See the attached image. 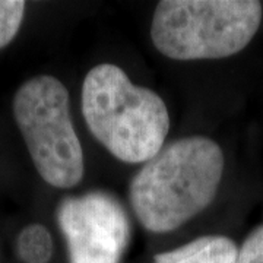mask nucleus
Wrapping results in <instances>:
<instances>
[{"mask_svg":"<svg viewBox=\"0 0 263 263\" xmlns=\"http://www.w3.org/2000/svg\"><path fill=\"white\" fill-rule=\"evenodd\" d=\"M226 158L214 139L193 135L165 143L129 183V203L154 234L179 230L211 206L224 176Z\"/></svg>","mask_w":263,"mask_h":263,"instance_id":"f257e3e1","label":"nucleus"},{"mask_svg":"<svg viewBox=\"0 0 263 263\" xmlns=\"http://www.w3.org/2000/svg\"><path fill=\"white\" fill-rule=\"evenodd\" d=\"M81 105L89 133L116 160L145 164L165 145L171 126L167 104L120 66H94L84 78Z\"/></svg>","mask_w":263,"mask_h":263,"instance_id":"f03ea898","label":"nucleus"},{"mask_svg":"<svg viewBox=\"0 0 263 263\" xmlns=\"http://www.w3.org/2000/svg\"><path fill=\"white\" fill-rule=\"evenodd\" d=\"M262 16L256 0H162L152 15L151 41L171 60L227 59L250 44Z\"/></svg>","mask_w":263,"mask_h":263,"instance_id":"7ed1b4c3","label":"nucleus"},{"mask_svg":"<svg viewBox=\"0 0 263 263\" xmlns=\"http://www.w3.org/2000/svg\"><path fill=\"white\" fill-rule=\"evenodd\" d=\"M13 117L40 177L56 189L76 187L85 158L65 84L51 75L25 81L13 97Z\"/></svg>","mask_w":263,"mask_h":263,"instance_id":"20e7f679","label":"nucleus"},{"mask_svg":"<svg viewBox=\"0 0 263 263\" xmlns=\"http://www.w3.org/2000/svg\"><path fill=\"white\" fill-rule=\"evenodd\" d=\"M69 263H122L130 245V216L108 190L63 197L56 209Z\"/></svg>","mask_w":263,"mask_h":263,"instance_id":"39448f33","label":"nucleus"},{"mask_svg":"<svg viewBox=\"0 0 263 263\" xmlns=\"http://www.w3.org/2000/svg\"><path fill=\"white\" fill-rule=\"evenodd\" d=\"M237 256L238 246L233 238L208 234L155 254L152 263H237Z\"/></svg>","mask_w":263,"mask_h":263,"instance_id":"423d86ee","label":"nucleus"},{"mask_svg":"<svg viewBox=\"0 0 263 263\" xmlns=\"http://www.w3.org/2000/svg\"><path fill=\"white\" fill-rule=\"evenodd\" d=\"M15 249L22 263H50L54 254V240L47 227L34 222L19 231Z\"/></svg>","mask_w":263,"mask_h":263,"instance_id":"0eeeda50","label":"nucleus"},{"mask_svg":"<svg viewBox=\"0 0 263 263\" xmlns=\"http://www.w3.org/2000/svg\"><path fill=\"white\" fill-rule=\"evenodd\" d=\"M27 3L21 0H0V48L13 41L24 22Z\"/></svg>","mask_w":263,"mask_h":263,"instance_id":"6e6552de","label":"nucleus"},{"mask_svg":"<svg viewBox=\"0 0 263 263\" xmlns=\"http://www.w3.org/2000/svg\"><path fill=\"white\" fill-rule=\"evenodd\" d=\"M237 263H263V224L253 228L238 247Z\"/></svg>","mask_w":263,"mask_h":263,"instance_id":"1a4fd4ad","label":"nucleus"}]
</instances>
